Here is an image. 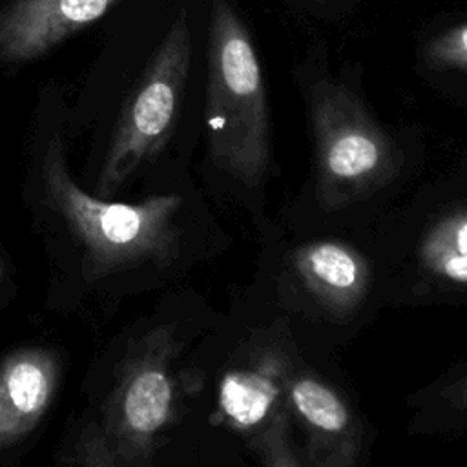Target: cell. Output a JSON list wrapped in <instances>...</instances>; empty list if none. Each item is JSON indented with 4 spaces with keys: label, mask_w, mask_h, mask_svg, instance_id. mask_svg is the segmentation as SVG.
<instances>
[{
    "label": "cell",
    "mask_w": 467,
    "mask_h": 467,
    "mask_svg": "<svg viewBox=\"0 0 467 467\" xmlns=\"http://www.w3.org/2000/svg\"><path fill=\"white\" fill-rule=\"evenodd\" d=\"M177 354L173 325H159L133 339L113 389L78 431L66 462L88 467L150 465L175 420Z\"/></svg>",
    "instance_id": "obj_1"
},
{
    "label": "cell",
    "mask_w": 467,
    "mask_h": 467,
    "mask_svg": "<svg viewBox=\"0 0 467 467\" xmlns=\"http://www.w3.org/2000/svg\"><path fill=\"white\" fill-rule=\"evenodd\" d=\"M204 117L212 162L257 188L272 161L268 97L252 35L230 0L212 2Z\"/></svg>",
    "instance_id": "obj_2"
},
{
    "label": "cell",
    "mask_w": 467,
    "mask_h": 467,
    "mask_svg": "<svg viewBox=\"0 0 467 467\" xmlns=\"http://www.w3.org/2000/svg\"><path fill=\"white\" fill-rule=\"evenodd\" d=\"M42 182L49 204L62 215L84 250L86 279L142 263L168 265L177 255L175 219L182 204L179 195L109 202L84 192L69 175L64 140L58 133L47 142Z\"/></svg>",
    "instance_id": "obj_3"
},
{
    "label": "cell",
    "mask_w": 467,
    "mask_h": 467,
    "mask_svg": "<svg viewBox=\"0 0 467 467\" xmlns=\"http://www.w3.org/2000/svg\"><path fill=\"white\" fill-rule=\"evenodd\" d=\"M310 120L316 140V195L334 212L359 202L400 168V155L361 99L345 82L319 77L310 82Z\"/></svg>",
    "instance_id": "obj_4"
},
{
    "label": "cell",
    "mask_w": 467,
    "mask_h": 467,
    "mask_svg": "<svg viewBox=\"0 0 467 467\" xmlns=\"http://www.w3.org/2000/svg\"><path fill=\"white\" fill-rule=\"evenodd\" d=\"M192 60V31L181 9L130 93L115 126L95 190L109 197L170 140Z\"/></svg>",
    "instance_id": "obj_5"
},
{
    "label": "cell",
    "mask_w": 467,
    "mask_h": 467,
    "mask_svg": "<svg viewBox=\"0 0 467 467\" xmlns=\"http://www.w3.org/2000/svg\"><path fill=\"white\" fill-rule=\"evenodd\" d=\"M219 412L263 465L301 463L290 445L286 378L274 359L226 372L219 385Z\"/></svg>",
    "instance_id": "obj_6"
},
{
    "label": "cell",
    "mask_w": 467,
    "mask_h": 467,
    "mask_svg": "<svg viewBox=\"0 0 467 467\" xmlns=\"http://www.w3.org/2000/svg\"><path fill=\"white\" fill-rule=\"evenodd\" d=\"M286 390L292 414L306 434L305 463L354 467L361 452V429L343 398L310 374L286 378Z\"/></svg>",
    "instance_id": "obj_7"
},
{
    "label": "cell",
    "mask_w": 467,
    "mask_h": 467,
    "mask_svg": "<svg viewBox=\"0 0 467 467\" xmlns=\"http://www.w3.org/2000/svg\"><path fill=\"white\" fill-rule=\"evenodd\" d=\"M117 0H13L0 9V60H33L99 20Z\"/></svg>",
    "instance_id": "obj_8"
},
{
    "label": "cell",
    "mask_w": 467,
    "mask_h": 467,
    "mask_svg": "<svg viewBox=\"0 0 467 467\" xmlns=\"http://www.w3.org/2000/svg\"><path fill=\"white\" fill-rule=\"evenodd\" d=\"M60 363L46 348H20L0 363V449L27 436L47 412Z\"/></svg>",
    "instance_id": "obj_9"
},
{
    "label": "cell",
    "mask_w": 467,
    "mask_h": 467,
    "mask_svg": "<svg viewBox=\"0 0 467 467\" xmlns=\"http://www.w3.org/2000/svg\"><path fill=\"white\" fill-rule=\"evenodd\" d=\"M292 265L310 294L330 312H352L367 294L370 268L352 246L337 241H314L296 250Z\"/></svg>",
    "instance_id": "obj_10"
},
{
    "label": "cell",
    "mask_w": 467,
    "mask_h": 467,
    "mask_svg": "<svg viewBox=\"0 0 467 467\" xmlns=\"http://www.w3.org/2000/svg\"><path fill=\"white\" fill-rule=\"evenodd\" d=\"M420 261L431 274L467 285V210L440 219L421 239Z\"/></svg>",
    "instance_id": "obj_11"
},
{
    "label": "cell",
    "mask_w": 467,
    "mask_h": 467,
    "mask_svg": "<svg viewBox=\"0 0 467 467\" xmlns=\"http://www.w3.org/2000/svg\"><path fill=\"white\" fill-rule=\"evenodd\" d=\"M420 58L431 71L467 75V9L445 13L429 26L421 38Z\"/></svg>",
    "instance_id": "obj_12"
},
{
    "label": "cell",
    "mask_w": 467,
    "mask_h": 467,
    "mask_svg": "<svg viewBox=\"0 0 467 467\" xmlns=\"http://www.w3.org/2000/svg\"><path fill=\"white\" fill-rule=\"evenodd\" d=\"M297 5L317 18L339 20L356 9L358 0H296Z\"/></svg>",
    "instance_id": "obj_13"
},
{
    "label": "cell",
    "mask_w": 467,
    "mask_h": 467,
    "mask_svg": "<svg viewBox=\"0 0 467 467\" xmlns=\"http://www.w3.org/2000/svg\"><path fill=\"white\" fill-rule=\"evenodd\" d=\"M454 400L460 403V405H463V407H467V379L462 383V387H460V390L454 394Z\"/></svg>",
    "instance_id": "obj_14"
},
{
    "label": "cell",
    "mask_w": 467,
    "mask_h": 467,
    "mask_svg": "<svg viewBox=\"0 0 467 467\" xmlns=\"http://www.w3.org/2000/svg\"><path fill=\"white\" fill-rule=\"evenodd\" d=\"M2 274H4V268H2V263H0V279H2Z\"/></svg>",
    "instance_id": "obj_15"
}]
</instances>
